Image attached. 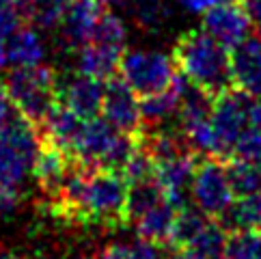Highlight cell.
Masks as SVG:
<instances>
[{
    "label": "cell",
    "instance_id": "obj_1",
    "mask_svg": "<svg viewBox=\"0 0 261 259\" xmlns=\"http://www.w3.org/2000/svg\"><path fill=\"white\" fill-rule=\"evenodd\" d=\"M173 61L186 78L214 97L233 87L229 50L203 29L179 35L173 48Z\"/></svg>",
    "mask_w": 261,
    "mask_h": 259
},
{
    "label": "cell",
    "instance_id": "obj_2",
    "mask_svg": "<svg viewBox=\"0 0 261 259\" xmlns=\"http://www.w3.org/2000/svg\"><path fill=\"white\" fill-rule=\"evenodd\" d=\"M3 87L13 108L35 125H39L59 101L57 73L43 65L15 67L7 73Z\"/></svg>",
    "mask_w": 261,
    "mask_h": 259
},
{
    "label": "cell",
    "instance_id": "obj_3",
    "mask_svg": "<svg viewBox=\"0 0 261 259\" xmlns=\"http://www.w3.org/2000/svg\"><path fill=\"white\" fill-rule=\"evenodd\" d=\"M129 184L121 173L108 169H89L85 194L80 201L78 223L104 227L125 225V201Z\"/></svg>",
    "mask_w": 261,
    "mask_h": 259
},
{
    "label": "cell",
    "instance_id": "obj_4",
    "mask_svg": "<svg viewBox=\"0 0 261 259\" xmlns=\"http://www.w3.org/2000/svg\"><path fill=\"white\" fill-rule=\"evenodd\" d=\"M119 71L134 93L145 97L171 85L177 65L173 57L160 50H127L121 57Z\"/></svg>",
    "mask_w": 261,
    "mask_h": 259
},
{
    "label": "cell",
    "instance_id": "obj_5",
    "mask_svg": "<svg viewBox=\"0 0 261 259\" xmlns=\"http://www.w3.org/2000/svg\"><path fill=\"white\" fill-rule=\"evenodd\" d=\"M190 194H192L194 205L207 218L218 220L222 214H227L236 194L231 190L225 162L218 156H205L197 164Z\"/></svg>",
    "mask_w": 261,
    "mask_h": 259
},
{
    "label": "cell",
    "instance_id": "obj_6",
    "mask_svg": "<svg viewBox=\"0 0 261 259\" xmlns=\"http://www.w3.org/2000/svg\"><path fill=\"white\" fill-rule=\"evenodd\" d=\"M253 99L255 97H250L248 93L236 87L222 91L220 95L214 97L210 123L218 138L220 156H231L238 138L248 127V108Z\"/></svg>",
    "mask_w": 261,
    "mask_h": 259
},
{
    "label": "cell",
    "instance_id": "obj_7",
    "mask_svg": "<svg viewBox=\"0 0 261 259\" xmlns=\"http://www.w3.org/2000/svg\"><path fill=\"white\" fill-rule=\"evenodd\" d=\"M101 115L119 132H125V134L141 132V125H143L141 101H138V95L123 78L113 76L110 80H106Z\"/></svg>",
    "mask_w": 261,
    "mask_h": 259
},
{
    "label": "cell",
    "instance_id": "obj_8",
    "mask_svg": "<svg viewBox=\"0 0 261 259\" xmlns=\"http://www.w3.org/2000/svg\"><path fill=\"white\" fill-rule=\"evenodd\" d=\"M201 29L207 33L212 39H216L227 50L236 48L242 43L250 33V20L242 5L231 3H218L203 11V26Z\"/></svg>",
    "mask_w": 261,
    "mask_h": 259
},
{
    "label": "cell",
    "instance_id": "obj_9",
    "mask_svg": "<svg viewBox=\"0 0 261 259\" xmlns=\"http://www.w3.org/2000/svg\"><path fill=\"white\" fill-rule=\"evenodd\" d=\"M119 136V130L113 127L104 117H91L85 119L80 125V132L73 141L69 156L82 166L89 169H99L104 156L113 147L115 138Z\"/></svg>",
    "mask_w": 261,
    "mask_h": 259
},
{
    "label": "cell",
    "instance_id": "obj_10",
    "mask_svg": "<svg viewBox=\"0 0 261 259\" xmlns=\"http://www.w3.org/2000/svg\"><path fill=\"white\" fill-rule=\"evenodd\" d=\"M104 91H106L104 80L78 71L69 80H65L63 85L59 82V101L71 108L78 117L91 119L101 113Z\"/></svg>",
    "mask_w": 261,
    "mask_h": 259
},
{
    "label": "cell",
    "instance_id": "obj_11",
    "mask_svg": "<svg viewBox=\"0 0 261 259\" xmlns=\"http://www.w3.org/2000/svg\"><path fill=\"white\" fill-rule=\"evenodd\" d=\"M231 82L250 97H261V39L246 37L236 48H231Z\"/></svg>",
    "mask_w": 261,
    "mask_h": 259
},
{
    "label": "cell",
    "instance_id": "obj_12",
    "mask_svg": "<svg viewBox=\"0 0 261 259\" xmlns=\"http://www.w3.org/2000/svg\"><path fill=\"white\" fill-rule=\"evenodd\" d=\"M106 5L101 0H67L65 15L61 20V35L67 48L78 50L91 41L97 17L104 13Z\"/></svg>",
    "mask_w": 261,
    "mask_h": 259
},
{
    "label": "cell",
    "instance_id": "obj_13",
    "mask_svg": "<svg viewBox=\"0 0 261 259\" xmlns=\"http://www.w3.org/2000/svg\"><path fill=\"white\" fill-rule=\"evenodd\" d=\"M69 166H71V156L67 151L52 143L41 141L39 153H37L35 164H33V175L37 184H39V188L48 194L50 203L59 199L61 186L65 177H67Z\"/></svg>",
    "mask_w": 261,
    "mask_h": 259
},
{
    "label": "cell",
    "instance_id": "obj_14",
    "mask_svg": "<svg viewBox=\"0 0 261 259\" xmlns=\"http://www.w3.org/2000/svg\"><path fill=\"white\" fill-rule=\"evenodd\" d=\"M194 156H197L194 151H186L173 160L155 164V179L162 186L164 197L171 203H175L177 208L184 205L186 194H188L192 186L194 169H197V158Z\"/></svg>",
    "mask_w": 261,
    "mask_h": 259
},
{
    "label": "cell",
    "instance_id": "obj_15",
    "mask_svg": "<svg viewBox=\"0 0 261 259\" xmlns=\"http://www.w3.org/2000/svg\"><path fill=\"white\" fill-rule=\"evenodd\" d=\"M82 121H85V119L78 117L71 108H67L65 104H61V101H57L54 108L45 115V119L37 127H39L41 141L57 145V147H61V149H65L69 153L71 145H73V141H76V136L80 132Z\"/></svg>",
    "mask_w": 261,
    "mask_h": 259
},
{
    "label": "cell",
    "instance_id": "obj_16",
    "mask_svg": "<svg viewBox=\"0 0 261 259\" xmlns=\"http://www.w3.org/2000/svg\"><path fill=\"white\" fill-rule=\"evenodd\" d=\"M7 59L13 67H35L41 65L45 57V45L35 26H17L5 39Z\"/></svg>",
    "mask_w": 261,
    "mask_h": 259
},
{
    "label": "cell",
    "instance_id": "obj_17",
    "mask_svg": "<svg viewBox=\"0 0 261 259\" xmlns=\"http://www.w3.org/2000/svg\"><path fill=\"white\" fill-rule=\"evenodd\" d=\"M123 52L125 50L113 48V45L89 41L82 48H78V71L99 80H110L113 76H117Z\"/></svg>",
    "mask_w": 261,
    "mask_h": 259
},
{
    "label": "cell",
    "instance_id": "obj_18",
    "mask_svg": "<svg viewBox=\"0 0 261 259\" xmlns=\"http://www.w3.org/2000/svg\"><path fill=\"white\" fill-rule=\"evenodd\" d=\"M179 104H181V89H179V78H177V73H175L171 85L166 89L158 91V93H151V95H145L141 99L143 121L151 123V125L166 123L171 117L179 113Z\"/></svg>",
    "mask_w": 261,
    "mask_h": 259
},
{
    "label": "cell",
    "instance_id": "obj_19",
    "mask_svg": "<svg viewBox=\"0 0 261 259\" xmlns=\"http://www.w3.org/2000/svg\"><path fill=\"white\" fill-rule=\"evenodd\" d=\"M175 203H171L169 199L160 201L158 205H153L149 212L136 220V231L141 238H147L151 242H158L162 246H169V238H171V229L175 223V214H177Z\"/></svg>",
    "mask_w": 261,
    "mask_h": 259
},
{
    "label": "cell",
    "instance_id": "obj_20",
    "mask_svg": "<svg viewBox=\"0 0 261 259\" xmlns=\"http://www.w3.org/2000/svg\"><path fill=\"white\" fill-rule=\"evenodd\" d=\"M227 231H259L261 229V190L233 199L227 214L218 218Z\"/></svg>",
    "mask_w": 261,
    "mask_h": 259
},
{
    "label": "cell",
    "instance_id": "obj_21",
    "mask_svg": "<svg viewBox=\"0 0 261 259\" xmlns=\"http://www.w3.org/2000/svg\"><path fill=\"white\" fill-rule=\"evenodd\" d=\"M33 164L35 160L0 138V188H22L29 173L33 171Z\"/></svg>",
    "mask_w": 261,
    "mask_h": 259
},
{
    "label": "cell",
    "instance_id": "obj_22",
    "mask_svg": "<svg viewBox=\"0 0 261 259\" xmlns=\"http://www.w3.org/2000/svg\"><path fill=\"white\" fill-rule=\"evenodd\" d=\"M22 20H26L35 29L52 31L61 26L67 0H15Z\"/></svg>",
    "mask_w": 261,
    "mask_h": 259
},
{
    "label": "cell",
    "instance_id": "obj_23",
    "mask_svg": "<svg viewBox=\"0 0 261 259\" xmlns=\"http://www.w3.org/2000/svg\"><path fill=\"white\" fill-rule=\"evenodd\" d=\"M164 190L158 184L155 177L129 184L127 188V201H125V223H136L145 212H149L153 205L164 201Z\"/></svg>",
    "mask_w": 261,
    "mask_h": 259
},
{
    "label": "cell",
    "instance_id": "obj_24",
    "mask_svg": "<svg viewBox=\"0 0 261 259\" xmlns=\"http://www.w3.org/2000/svg\"><path fill=\"white\" fill-rule=\"evenodd\" d=\"M205 225H207V216H205L199 208L194 210V208L181 205L179 210H177V214H175V223H173V229H171L169 246H173V248L190 246Z\"/></svg>",
    "mask_w": 261,
    "mask_h": 259
},
{
    "label": "cell",
    "instance_id": "obj_25",
    "mask_svg": "<svg viewBox=\"0 0 261 259\" xmlns=\"http://www.w3.org/2000/svg\"><path fill=\"white\" fill-rule=\"evenodd\" d=\"M225 169H227L231 190L236 197H244V194H253L261 190V166L233 158L225 164Z\"/></svg>",
    "mask_w": 261,
    "mask_h": 259
},
{
    "label": "cell",
    "instance_id": "obj_26",
    "mask_svg": "<svg viewBox=\"0 0 261 259\" xmlns=\"http://www.w3.org/2000/svg\"><path fill=\"white\" fill-rule=\"evenodd\" d=\"M227 229L220 223H210L201 229V234L194 238V242L190 244V248H194L201 257L205 259H222L225 255V246H227Z\"/></svg>",
    "mask_w": 261,
    "mask_h": 259
},
{
    "label": "cell",
    "instance_id": "obj_27",
    "mask_svg": "<svg viewBox=\"0 0 261 259\" xmlns=\"http://www.w3.org/2000/svg\"><path fill=\"white\" fill-rule=\"evenodd\" d=\"M125 24L123 20L104 9V13L97 17L95 22V29H93V35H91V41L95 43H104V45H113V48H125Z\"/></svg>",
    "mask_w": 261,
    "mask_h": 259
},
{
    "label": "cell",
    "instance_id": "obj_28",
    "mask_svg": "<svg viewBox=\"0 0 261 259\" xmlns=\"http://www.w3.org/2000/svg\"><path fill=\"white\" fill-rule=\"evenodd\" d=\"M222 259H261L259 231H233L227 240Z\"/></svg>",
    "mask_w": 261,
    "mask_h": 259
},
{
    "label": "cell",
    "instance_id": "obj_29",
    "mask_svg": "<svg viewBox=\"0 0 261 259\" xmlns=\"http://www.w3.org/2000/svg\"><path fill=\"white\" fill-rule=\"evenodd\" d=\"M132 15L145 31H158L169 17V7L164 0H132Z\"/></svg>",
    "mask_w": 261,
    "mask_h": 259
},
{
    "label": "cell",
    "instance_id": "obj_30",
    "mask_svg": "<svg viewBox=\"0 0 261 259\" xmlns=\"http://www.w3.org/2000/svg\"><path fill=\"white\" fill-rule=\"evenodd\" d=\"M119 173L127 184L151 179V177H155V160L147 153L145 147H141V143H138L136 151L129 156V160L123 164V169H121Z\"/></svg>",
    "mask_w": 261,
    "mask_h": 259
},
{
    "label": "cell",
    "instance_id": "obj_31",
    "mask_svg": "<svg viewBox=\"0 0 261 259\" xmlns=\"http://www.w3.org/2000/svg\"><path fill=\"white\" fill-rule=\"evenodd\" d=\"M231 156L261 166V134L253 127H246L244 132H242V136L238 138Z\"/></svg>",
    "mask_w": 261,
    "mask_h": 259
},
{
    "label": "cell",
    "instance_id": "obj_32",
    "mask_svg": "<svg viewBox=\"0 0 261 259\" xmlns=\"http://www.w3.org/2000/svg\"><path fill=\"white\" fill-rule=\"evenodd\" d=\"M22 24V15L15 0H0V39H7Z\"/></svg>",
    "mask_w": 261,
    "mask_h": 259
},
{
    "label": "cell",
    "instance_id": "obj_33",
    "mask_svg": "<svg viewBox=\"0 0 261 259\" xmlns=\"http://www.w3.org/2000/svg\"><path fill=\"white\" fill-rule=\"evenodd\" d=\"M134 253V259H164V251H162V244L158 242H151V240L147 238H141L138 236L132 244H129Z\"/></svg>",
    "mask_w": 261,
    "mask_h": 259
},
{
    "label": "cell",
    "instance_id": "obj_34",
    "mask_svg": "<svg viewBox=\"0 0 261 259\" xmlns=\"http://www.w3.org/2000/svg\"><path fill=\"white\" fill-rule=\"evenodd\" d=\"M20 208V194L11 188H0V218L11 216Z\"/></svg>",
    "mask_w": 261,
    "mask_h": 259
},
{
    "label": "cell",
    "instance_id": "obj_35",
    "mask_svg": "<svg viewBox=\"0 0 261 259\" xmlns=\"http://www.w3.org/2000/svg\"><path fill=\"white\" fill-rule=\"evenodd\" d=\"M240 5L246 11L250 26H255V29L261 33V0H240Z\"/></svg>",
    "mask_w": 261,
    "mask_h": 259
},
{
    "label": "cell",
    "instance_id": "obj_36",
    "mask_svg": "<svg viewBox=\"0 0 261 259\" xmlns=\"http://www.w3.org/2000/svg\"><path fill=\"white\" fill-rule=\"evenodd\" d=\"M218 3H231V0H177V5H181L186 11H192V13H203Z\"/></svg>",
    "mask_w": 261,
    "mask_h": 259
},
{
    "label": "cell",
    "instance_id": "obj_37",
    "mask_svg": "<svg viewBox=\"0 0 261 259\" xmlns=\"http://www.w3.org/2000/svg\"><path fill=\"white\" fill-rule=\"evenodd\" d=\"M248 127L257 130L261 134V99H253L250 101V108H248Z\"/></svg>",
    "mask_w": 261,
    "mask_h": 259
},
{
    "label": "cell",
    "instance_id": "obj_38",
    "mask_svg": "<svg viewBox=\"0 0 261 259\" xmlns=\"http://www.w3.org/2000/svg\"><path fill=\"white\" fill-rule=\"evenodd\" d=\"M13 113H15V108H13V104H11V99H9L5 87L0 85V123H3L7 117H11Z\"/></svg>",
    "mask_w": 261,
    "mask_h": 259
},
{
    "label": "cell",
    "instance_id": "obj_39",
    "mask_svg": "<svg viewBox=\"0 0 261 259\" xmlns=\"http://www.w3.org/2000/svg\"><path fill=\"white\" fill-rule=\"evenodd\" d=\"M164 259H205V257H201L194 248H190V246H181V248H175L173 253H169Z\"/></svg>",
    "mask_w": 261,
    "mask_h": 259
},
{
    "label": "cell",
    "instance_id": "obj_40",
    "mask_svg": "<svg viewBox=\"0 0 261 259\" xmlns=\"http://www.w3.org/2000/svg\"><path fill=\"white\" fill-rule=\"evenodd\" d=\"M9 65V59H7V45H5V39H0V71Z\"/></svg>",
    "mask_w": 261,
    "mask_h": 259
},
{
    "label": "cell",
    "instance_id": "obj_41",
    "mask_svg": "<svg viewBox=\"0 0 261 259\" xmlns=\"http://www.w3.org/2000/svg\"><path fill=\"white\" fill-rule=\"evenodd\" d=\"M0 259H26V257L15 251H9V248H0Z\"/></svg>",
    "mask_w": 261,
    "mask_h": 259
},
{
    "label": "cell",
    "instance_id": "obj_42",
    "mask_svg": "<svg viewBox=\"0 0 261 259\" xmlns=\"http://www.w3.org/2000/svg\"><path fill=\"white\" fill-rule=\"evenodd\" d=\"M106 7H125L129 9V5H132V0H101Z\"/></svg>",
    "mask_w": 261,
    "mask_h": 259
},
{
    "label": "cell",
    "instance_id": "obj_43",
    "mask_svg": "<svg viewBox=\"0 0 261 259\" xmlns=\"http://www.w3.org/2000/svg\"><path fill=\"white\" fill-rule=\"evenodd\" d=\"M37 259H48V257H37Z\"/></svg>",
    "mask_w": 261,
    "mask_h": 259
}]
</instances>
